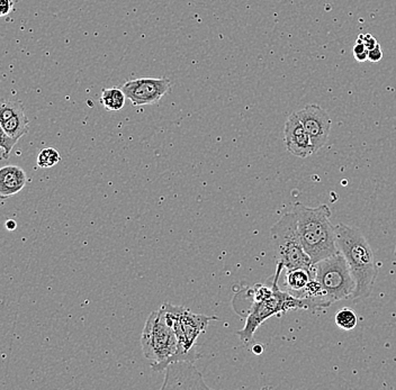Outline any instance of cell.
Instances as JSON below:
<instances>
[{"label": "cell", "instance_id": "5b68a950", "mask_svg": "<svg viewBox=\"0 0 396 390\" xmlns=\"http://www.w3.org/2000/svg\"><path fill=\"white\" fill-rule=\"evenodd\" d=\"M271 247L274 249L277 263L285 270L308 269L312 270L311 257L304 250L298 229V218L294 212H286L270 229Z\"/></svg>", "mask_w": 396, "mask_h": 390}, {"label": "cell", "instance_id": "9a60e30c", "mask_svg": "<svg viewBox=\"0 0 396 390\" xmlns=\"http://www.w3.org/2000/svg\"><path fill=\"white\" fill-rule=\"evenodd\" d=\"M126 96L122 88H108L101 91V104L109 112H120L126 106Z\"/></svg>", "mask_w": 396, "mask_h": 390}, {"label": "cell", "instance_id": "7a4b0ae2", "mask_svg": "<svg viewBox=\"0 0 396 390\" xmlns=\"http://www.w3.org/2000/svg\"><path fill=\"white\" fill-rule=\"evenodd\" d=\"M142 351L144 356L152 361V370L156 372L166 370L168 366L177 361L195 362L200 359L196 351L187 352L181 348L173 329L166 321L165 314L152 312L146 319L141 337Z\"/></svg>", "mask_w": 396, "mask_h": 390}, {"label": "cell", "instance_id": "6da1fadb", "mask_svg": "<svg viewBox=\"0 0 396 390\" xmlns=\"http://www.w3.org/2000/svg\"><path fill=\"white\" fill-rule=\"evenodd\" d=\"M335 241L356 284L351 299L370 297L378 274L377 263L370 242L357 227L346 224L335 226Z\"/></svg>", "mask_w": 396, "mask_h": 390}, {"label": "cell", "instance_id": "7402d4cb", "mask_svg": "<svg viewBox=\"0 0 396 390\" xmlns=\"http://www.w3.org/2000/svg\"><path fill=\"white\" fill-rule=\"evenodd\" d=\"M354 56H355V58H356V61H358V62L367 61L368 51H366V52H362V53L354 54Z\"/></svg>", "mask_w": 396, "mask_h": 390}, {"label": "cell", "instance_id": "3957f363", "mask_svg": "<svg viewBox=\"0 0 396 390\" xmlns=\"http://www.w3.org/2000/svg\"><path fill=\"white\" fill-rule=\"evenodd\" d=\"M293 212L298 218L300 241L312 263L327 259L339 252L335 241V226L331 224V210L327 205L308 207L296 202Z\"/></svg>", "mask_w": 396, "mask_h": 390}, {"label": "cell", "instance_id": "8992f818", "mask_svg": "<svg viewBox=\"0 0 396 390\" xmlns=\"http://www.w3.org/2000/svg\"><path fill=\"white\" fill-rule=\"evenodd\" d=\"M313 276L323 287L325 297L331 305L340 300L351 299L354 295V278L342 253L338 252L313 265Z\"/></svg>", "mask_w": 396, "mask_h": 390}, {"label": "cell", "instance_id": "ba28073f", "mask_svg": "<svg viewBox=\"0 0 396 390\" xmlns=\"http://www.w3.org/2000/svg\"><path fill=\"white\" fill-rule=\"evenodd\" d=\"M171 89V83L167 78H138L122 86L126 98L133 106L157 104Z\"/></svg>", "mask_w": 396, "mask_h": 390}, {"label": "cell", "instance_id": "5bb4252c", "mask_svg": "<svg viewBox=\"0 0 396 390\" xmlns=\"http://www.w3.org/2000/svg\"><path fill=\"white\" fill-rule=\"evenodd\" d=\"M312 278H313V270L302 268L286 270V276H285L286 290L285 292H290V295L300 299V296L303 294L309 282H311Z\"/></svg>", "mask_w": 396, "mask_h": 390}, {"label": "cell", "instance_id": "9c48e42d", "mask_svg": "<svg viewBox=\"0 0 396 390\" xmlns=\"http://www.w3.org/2000/svg\"><path fill=\"white\" fill-rule=\"evenodd\" d=\"M298 115L311 138L315 153L328 142L331 130V118L325 109L314 104L308 105L300 109Z\"/></svg>", "mask_w": 396, "mask_h": 390}, {"label": "cell", "instance_id": "7c38bea8", "mask_svg": "<svg viewBox=\"0 0 396 390\" xmlns=\"http://www.w3.org/2000/svg\"><path fill=\"white\" fill-rule=\"evenodd\" d=\"M0 130L19 140L29 132V118L21 101H3L0 105Z\"/></svg>", "mask_w": 396, "mask_h": 390}, {"label": "cell", "instance_id": "d6986e66", "mask_svg": "<svg viewBox=\"0 0 396 390\" xmlns=\"http://www.w3.org/2000/svg\"><path fill=\"white\" fill-rule=\"evenodd\" d=\"M15 7L14 0H0V16H9Z\"/></svg>", "mask_w": 396, "mask_h": 390}, {"label": "cell", "instance_id": "30bf717a", "mask_svg": "<svg viewBox=\"0 0 396 390\" xmlns=\"http://www.w3.org/2000/svg\"><path fill=\"white\" fill-rule=\"evenodd\" d=\"M165 384L161 386V389H179V388H203L208 389V385L203 380L202 374L197 371L196 368L191 361H177L169 364L166 368Z\"/></svg>", "mask_w": 396, "mask_h": 390}, {"label": "cell", "instance_id": "52a82bcc", "mask_svg": "<svg viewBox=\"0 0 396 390\" xmlns=\"http://www.w3.org/2000/svg\"><path fill=\"white\" fill-rule=\"evenodd\" d=\"M166 321L173 329L181 348L187 352L195 351L197 339L208 329V324L216 317L193 313L188 308L166 303L161 307Z\"/></svg>", "mask_w": 396, "mask_h": 390}, {"label": "cell", "instance_id": "ffe728a7", "mask_svg": "<svg viewBox=\"0 0 396 390\" xmlns=\"http://www.w3.org/2000/svg\"><path fill=\"white\" fill-rule=\"evenodd\" d=\"M357 42H362L365 44V46L367 48V50H372V48H376L378 46L377 41L374 36H372L370 34L366 35H359L358 40Z\"/></svg>", "mask_w": 396, "mask_h": 390}, {"label": "cell", "instance_id": "44dd1931", "mask_svg": "<svg viewBox=\"0 0 396 390\" xmlns=\"http://www.w3.org/2000/svg\"><path fill=\"white\" fill-rule=\"evenodd\" d=\"M383 58V51L380 48V44L376 48L368 51V60L370 62H380Z\"/></svg>", "mask_w": 396, "mask_h": 390}, {"label": "cell", "instance_id": "ac0fdd59", "mask_svg": "<svg viewBox=\"0 0 396 390\" xmlns=\"http://www.w3.org/2000/svg\"><path fill=\"white\" fill-rule=\"evenodd\" d=\"M19 140L11 138V136L4 133L3 130H0V152H1V158L3 160L9 159V154L14 146L16 145Z\"/></svg>", "mask_w": 396, "mask_h": 390}, {"label": "cell", "instance_id": "277c9868", "mask_svg": "<svg viewBox=\"0 0 396 390\" xmlns=\"http://www.w3.org/2000/svg\"><path fill=\"white\" fill-rule=\"evenodd\" d=\"M283 270H285L284 267L280 263H277L276 274L271 282L274 294L267 299L253 302L250 313L245 321V327L237 332L242 342H250L257 329L263 322L273 316H280L285 312L294 311V309H314L310 300L300 299L290 295V292L280 289V279L282 277Z\"/></svg>", "mask_w": 396, "mask_h": 390}, {"label": "cell", "instance_id": "cb8c5ba5", "mask_svg": "<svg viewBox=\"0 0 396 390\" xmlns=\"http://www.w3.org/2000/svg\"><path fill=\"white\" fill-rule=\"evenodd\" d=\"M263 348L261 347V344H255L253 347V351L255 353V354H260L263 352Z\"/></svg>", "mask_w": 396, "mask_h": 390}, {"label": "cell", "instance_id": "8fae6325", "mask_svg": "<svg viewBox=\"0 0 396 390\" xmlns=\"http://www.w3.org/2000/svg\"><path fill=\"white\" fill-rule=\"evenodd\" d=\"M284 142L286 149L293 155L308 158L314 153L311 138L300 122L298 113H293L285 123Z\"/></svg>", "mask_w": 396, "mask_h": 390}, {"label": "cell", "instance_id": "4fadbf2b", "mask_svg": "<svg viewBox=\"0 0 396 390\" xmlns=\"http://www.w3.org/2000/svg\"><path fill=\"white\" fill-rule=\"evenodd\" d=\"M27 175L21 167L11 165L0 169V197L5 200L21 193L26 186Z\"/></svg>", "mask_w": 396, "mask_h": 390}, {"label": "cell", "instance_id": "d4e9b609", "mask_svg": "<svg viewBox=\"0 0 396 390\" xmlns=\"http://www.w3.org/2000/svg\"><path fill=\"white\" fill-rule=\"evenodd\" d=\"M394 255H396V247H395V251H394Z\"/></svg>", "mask_w": 396, "mask_h": 390}, {"label": "cell", "instance_id": "e0dca14e", "mask_svg": "<svg viewBox=\"0 0 396 390\" xmlns=\"http://www.w3.org/2000/svg\"><path fill=\"white\" fill-rule=\"evenodd\" d=\"M60 161H61L60 153L54 148L48 146V148H44L39 154L38 167L42 168V169H48V168H52L58 165Z\"/></svg>", "mask_w": 396, "mask_h": 390}, {"label": "cell", "instance_id": "2e32d148", "mask_svg": "<svg viewBox=\"0 0 396 390\" xmlns=\"http://www.w3.org/2000/svg\"><path fill=\"white\" fill-rule=\"evenodd\" d=\"M335 324L343 331H352L358 324V317L351 308L345 307L335 314Z\"/></svg>", "mask_w": 396, "mask_h": 390}, {"label": "cell", "instance_id": "603a6c76", "mask_svg": "<svg viewBox=\"0 0 396 390\" xmlns=\"http://www.w3.org/2000/svg\"><path fill=\"white\" fill-rule=\"evenodd\" d=\"M16 222L14 220H9L6 222V227H7L9 231H14V230L16 229Z\"/></svg>", "mask_w": 396, "mask_h": 390}]
</instances>
